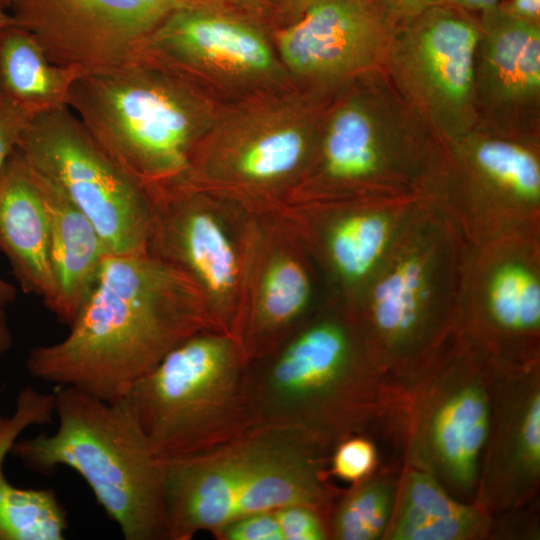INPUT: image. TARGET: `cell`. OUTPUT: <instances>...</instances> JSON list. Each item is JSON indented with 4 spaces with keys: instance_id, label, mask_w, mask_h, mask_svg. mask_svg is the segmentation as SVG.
Instances as JSON below:
<instances>
[{
    "instance_id": "cell-11",
    "label": "cell",
    "mask_w": 540,
    "mask_h": 540,
    "mask_svg": "<svg viewBox=\"0 0 540 540\" xmlns=\"http://www.w3.org/2000/svg\"><path fill=\"white\" fill-rule=\"evenodd\" d=\"M540 484V371L536 355H494L490 433L475 503L493 516L530 504Z\"/></svg>"
},
{
    "instance_id": "cell-35",
    "label": "cell",
    "mask_w": 540,
    "mask_h": 540,
    "mask_svg": "<svg viewBox=\"0 0 540 540\" xmlns=\"http://www.w3.org/2000/svg\"><path fill=\"white\" fill-rule=\"evenodd\" d=\"M16 298V288L0 277V307L5 308Z\"/></svg>"
},
{
    "instance_id": "cell-19",
    "label": "cell",
    "mask_w": 540,
    "mask_h": 540,
    "mask_svg": "<svg viewBox=\"0 0 540 540\" xmlns=\"http://www.w3.org/2000/svg\"><path fill=\"white\" fill-rule=\"evenodd\" d=\"M55 416L51 393L25 386L18 392L14 412H0V540H63L67 512L52 489L21 488L4 472V460L20 434L31 426L48 425Z\"/></svg>"
},
{
    "instance_id": "cell-4",
    "label": "cell",
    "mask_w": 540,
    "mask_h": 540,
    "mask_svg": "<svg viewBox=\"0 0 540 540\" xmlns=\"http://www.w3.org/2000/svg\"><path fill=\"white\" fill-rule=\"evenodd\" d=\"M68 108L150 196L184 181L209 123L195 79L143 47L81 75Z\"/></svg>"
},
{
    "instance_id": "cell-24",
    "label": "cell",
    "mask_w": 540,
    "mask_h": 540,
    "mask_svg": "<svg viewBox=\"0 0 540 540\" xmlns=\"http://www.w3.org/2000/svg\"><path fill=\"white\" fill-rule=\"evenodd\" d=\"M400 474L379 470L341 491L329 517L330 540L384 539L391 521Z\"/></svg>"
},
{
    "instance_id": "cell-34",
    "label": "cell",
    "mask_w": 540,
    "mask_h": 540,
    "mask_svg": "<svg viewBox=\"0 0 540 540\" xmlns=\"http://www.w3.org/2000/svg\"><path fill=\"white\" fill-rule=\"evenodd\" d=\"M457 6L466 10H486L498 4V0H450Z\"/></svg>"
},
{
    "instance_id": "cell-39",
    "label": "cell",
    "mask_w": 540,
    "mask_h": 540,
    "mask_svg": "<svg viewBox=\"0 0 540 540\" xmlns=\"http://www.w3.org/2000/svg\"><path fill=\"white\" fill-rule=\"evenodd\" d=\"M190 1V0H189ZM191 2V1H190Z\"/></svg>"
},
{
    "instance_id": "cell-7",
    "label": "cell",
    "mask_w": 540,
    "mask_h": 540,
    "mask_svg": "<svg viewBox=\"0 0 540 540\" xmlns=\"http://www.w3.org/2000/svg\"><path fill=\"white\" fill-rule=\"evenodd\" d=\"M248 365L240 341L218 331L197 332L170 350L126 396L154 453L192 456L253 428Z\"/></svg>"
},
{
    "instance_id": "cell-22",
    "label": "cell",
    "mask_w": 540,
    "mask_h": 540,
    "mask_svg": "<svg viewBox=\"0 0 540 540\" xmlns=\"http://www.w3.org/2000/svg\"><path fill=\"white\" fill-rule=\"evenodd\" d=\"M84 73L50 61L35 37L11 23L0 32V95L33 118L68 107Z\"/></svg>"
},
{
    "instance_id": "cell-38",
    "label": "cell",
    "mask_w": 540,
    "mask_h": 540,
    "mask_svg": "<svg viewBox=\"0 0 540 540\" xmlns=\"http://www.w3.org/2000/svg\"><path fill=\"white\" fill-rule=\"evenodd\" d=\"M14 1L15 0H0V4H2L8 10Z\"/></svg>"
},
{
    "instance_id": "cell-26",
    "label": "cell",
    "mask_w": 540,
    "mask_h": 540,
    "mask_svg": "<svg viewBox=\"0 0 540 540\" xmlns=\"http://www.w3.org/2000/svg\"><path fill=\"white\" fill-rule=\"evenodd\" d=\"M474 163L494 185L525 201L540 196V168L532 153L512 142L488 139L478 143Z\"/></svg>"
},
{
    "instance_id": "cell-23",
    "label": "cell",
    "mask_w": 540,
    "mask_h": 540,
    "mask_svg": "<svg viewBox=\"0 0 540 540\" xmlns=\"http://www.w3.org/2000/svg\"><path fill=\"white\" fill-rule=\"evenodd\" d=\"M380 125L368 108L350 102L331 118L322 145L323 166L334 180L364 179L378 169L382 157Z\"/></svg>"
},
{
    "instance_id": "cell-2",
    "label": "cell",
    "mask_w": 540,
    "mask_h": 540,
    "mask_svg": "<svg viewBox=\"0 0 540 540\" xmlns=\"http://www.w3.org/2000/svg\"><path fill=\"white\" fill-rule=\"evenodd\" d=\"M396 394L357 317L301 325L247 370L253 427L294 432L329 455L380 427Z\"/></svg>"
},
{
    "instance_id": "cell-32",
    "label": "cell",
    "mask_w": 540,
    "mask_h": 540,
    "mask_svg": "<svg viewBox=\"0 0 540 540\" xmlns=\"http://www.w3.org/2000/svg\"><path fill=\"white\" fill-rule=\"evenodd\" d=\"M508 8L525 19L537 22L540 13V0H512Z\"/></svg>"
},
{
    "instance_id": "cell-3",
    "label": "cell",
    "mask_w": 540,
    "mask_h": 540,
    "mask_svg": "<svg viewBox=\"0 0 540 540\" xmlns=\"http://www.w3.org/2000/svg\"><path fill=\"white\" fill-rule=\"evenodd\" d=\"M330 455L300 435L253 427L205 452L165 460L166 540L211 534L243 516L301 504L329 521L342 490Z\"/></svg>"
},
{
    "instance_id": "cell-29",
    "label": "cell",
    "mask_w": 540,
    "mask_h": 540,
    "mask_svg": "<svg viewBox=\"0 0 540 540\" xmlns=\"http://www.w3.org/2000/svg\"><path fill=\"white\" fill-rule=\"evenodd\" d=\"M212 535L218 540H283L273 511L243 516L222 526Z\"/></svg>"
},
{
    "instance_id": "cell-12",
    "label": "cell",
    "mask_w": 540,
    "mask_h": 540,
    "mask_svg": "<svg viewBox=\"0 0 540 540\" xmlns=\"http://www.w3.org/2000/svg\"><path fill=\"white\" fill-rule=\"evenodd\" d=\"M452 2L408 18L397 62L410 90L448 131L466 128L472 116L480 28Z\"/></svg>"
},
{
    "instance_id": "cell-18",
    "label": "cell",
    "mask_w": 540,
    "mask_h": 540,
    "mask_svg": "<svg viewBox=\"0 0 540 540\" xmlns=\"http://www.w3.org/2000/svg\"><path fill=\"white\" fill-rule=\"evenodd\" d=\"M0 252L23 292L45 304L53 293L49 222L32 169L18 150L0 167Z\"/></svg>"
},
{
    "instance_id": "cell-37",
    "label": "cell",
    "mask_w": 540,
    "mask_h": 540,
    "mask_svg": "<svg viewBox=\"0 0 540 540\" xmlns=\"http://www.w3.org/2000/svg\"><path fill=\"white\" fill-rule=\"evenodd\" d=\"M312 1L314 0H294V2L298 4L299 6H302V8H305Z\"/></svg>"
},
{
    "instance_id": "cell-17",
    "label": "cell",
    "mask_w": 540,
    "mask_h": 540,
    "mask_svg": "<svg viewBox=\"0 0 540 540\" xmlns=\"http://www.w3.org/2000/svg\"><path fill=\"white\" fill-rule=\"evenodd\" d=\"M32 172L49 222L53 293L45 306L59 322L69 326L109 253L89 218L52 181L33 169Z\"/></svg>"
},
{
    "instance_id": "cell-31",
    "label": "cell",
    "mask_w": 540,
    "mask_h": 540,
    "mask_svg": "<svg viewBox=\"0 0 540 540\" xmlns=\"http://www.w3.org/2000/svg\"><path fill=\"white\" fill-rule=\"evenodd\" d=\"M378 6L386 13L399 18H411L423 11L450 0H377Z\"/></svg>"
},
{
    "instance_id": "cell-27",
    "label": "cell",
    "mask_w": 540,
    "mask_h": 540,
    "mask_svg": "<svg viewBox=\"0 0 540 540\" xmlns=\"http://www.w3.org/2000/svg\"><path fill=\"white\" fill-rule=\"evenodd\" d=\"M378 466V448L368 434H356L341 440L333 448L328 464L332 477L351 484L370 476Z\"/></svg>"
},
{
    "instance_id": "cell-9",
    "label": "cell",
    "mask_w": 540,
    "mask_h": 540,
    "mask_svg": "<svg viewBox=\"0 0 540 540\" xmlns=\"http://www.w3.org/2000/svg\"><path fill=\"white\" fill-rule=\"evenodd\" d=\"M18 150L89 218L109 254L146 252L153 200L67 107L35 116Z\"/></svg>"
},
{
    "instance_id": "cell-13",
    "label": "cell",
    "mask_w": 540,
    "mask_h": 540,
    "mask_svg": "<svg viewBox=\"0 0 540 540\" xmlns=\"http://www.w3.org/2000/svg\"><path fill=\"white\" fill-rule=\"evenodd\" d=\"M212 143L201 140L184 182L212 181L249 192L278 188L294 179L310 151V127L302 114L280 107L251 113Z\"/></svg>"
},
{
    "instance_id": "cell-1",
    "label": "cell",
    "mask_w": 540,
    "mask_h": 540,
    "mask_svg": "<svg viewBox=\"0 0 540 540\" xmlns=\"http://www.w3.org/2000/svg\"><path fill=\"white\" fill-rule=\"evenodd\" d=\"M69 328L59 342L30 350L27 371L110 402L191 335L217 331L197 285L148 251L107 254Z\"/></svg>"
},
{
    "instance_id": "cell-33",
    "label": "cell",
    "mask_w": 540,
    "mask_h": 540,
    "mask_svg": "<svg viewBox=\"0 0 540 540\" xmlns=\"http://www.w3.org/2000/svg\"><path fill=\"white\" fill-rule=\"evenodd\" d=\"M13 336L7 321L5 308L0 307V355L11 349Z\"/></svg>"
},
{
    "instance_id": "cell-30",
    "label": "cell",
    "mask_w": 540,
    "mask_h": 540,
    "mask_svg": "<svg viewBox=\"0 0 540 540\" xmlns=\"http://www.w3.org/2000/svg\"><path fill=\"white\" fill-rule=\"evenodd\" d=\"M32 119V116L0 95V167L18 148Z\"/></svg>"
},
{
    "instance_id": "cell-16",
    "label": "cell",
    "mask_w": 540,
    "mask_h": 540,
    "mask_svg": "<svg viewBox=\"0 0 540 540\" xmlns=\"http://www.w3.org/2000/svg\"><path fill=\"white\" fill-rule=\"evenodd\" d=\"M264 236L252 268L239 341L249 361L276 349L299 326L311 298L307 269L290 243Z\"/></svg>"
},
{
    "instance_id": "cell-14",
    "label": "cell",
    "mask_w": 540,
    "mask_h": 540,
    "mask_svg": "<svg viewBox=\"0 0 540 540\" xmlns=\"http://www.w3.org/2000/svg\"><path fill=\"white\" fill-rule=\"evenodd\" d=\"M386 13L370 0H314L283 30L278 50L296 75L322 79L366 68L387 31Z\"/></svg>"
},
{
    "instance_id": "cell-36",
    "label": "cell",
    "mask_w": 540,
    "mask_h": 540,
    "mask_svg": "<svg viewBox=\"0 0 540 540\" xmlns=\"http://www.w3.org/2000/svg\"><path fill=\"white\" fill-rule=\"evenodd\" d=\"M11 23H13L11 14L8 13L7 9L2 4H0V32Z\"/></svg>"
},
{
    "instance_id": "cell-6",
    "label": "cell",
    "mask_w": 540,
    "mask_h": 540,
    "mask_svg": "<svg viewBox=\"0 0 540 540\" xmlns=\"http://www.w3.org/2000/svg\"><path fill=\"white\" fill-rule=\"evenodd\" d=\"M397 394L382 424L403 465L432 475L460 501H476L487 448L494 355L461 343Z\"/></svg>"
},
{
    "instance_id": "cell-20",
    "label": "cell",
    "mask_w": 540,
    "mask_h": 540,
    "mask_svg": "<svg viewBox=\"0 0 540 540\" xmlns=\"http://www.w3.org/2000/svg\"><path fill=\"white\" fill-rule=\"evenodd\" d=\"M477 57L484 93L499 104L520 105L540 91V29L508 7L482 11Z\"/></svg>"
},
{
    "instance_id": "cell-25",
    "label": "cell",
    "mask_w": 540,
    "mask_h": 540,
    "mask_svg": "<svg viewBox=\"0 0 540 540\" xmlns=\"http://www.w3.org/2000/svg\"><path fill=\"white\" fill-rule=\"evenodd\" d=\"M388 237L389 225L382 215L354 213L338 220L331 228L329 256L343 278L357 281L375 267Z\"/></svg>"
},
{
    "instance_id": "cell-10",
    "label": "cell",
    "mask_w": 540,
    "mask_h": 540,
    "mask_svg": "<svg viewBox=\"0 0 540 540\" xmlns=\"http://www.w3.org/2000/svg\"><path fill=\"white\" fill-rule=\"evenodd\" d=\"M188 0H15L13 23L31 33L51 62L85 73L134 54Z\"/></svg>"
},
{
    "instance_id": "cell-21",
    "label": "cell",
    "mask_w": 540,
    "mask_h": 540,
    "mask_svg": "<svg viewBox=\"0 0 540 540\" xmlns=\"http://www.w3.org/2000/svg\"><path fill=\"white\" fill-rule=\"evenodd\" d=\"M494 516L452 496L432 475L402 465L395 509L384 540H483Z\"/></svg>"
},
{
    "instance_id": "cell-8",
    "label": "cell",
    "mask_w": 540,
    "mask_h": 540,
    "mask_svg": "<svg viewBox=\"0 0 540 540\" xmlns=\"http://www.w3.org/2000/svg\"><path fill=\"white\" fill-rule=\"evenodd\" d=\"M147 251L183 271L201 291L217 331L236 337L255 258L263 239L255 221L181 184L152 195Z\"/></svg>"
},
{
    "instance_id": "cell-15",
    "label": "cell",
    "mask_w": 540,
    "mask_h": 540,
    "mask_svg": "<svg viewBox=\"0 0 540 540\" xmlns=\"http://www.w3.org/2000/svg\"><path fill=\"white\" fill-rule=\"evenodd\" d=\"M191 76L254 80L269 76L275 58L253 27L187 4L169 15L141 46Z\"/></svg>"
},
{
    "instance_id": "cell-5",
    "label": "cell",
    "mask_w": 540,
    "mask_h": 540,
    "mask_svg": "<svg viewBox=\"0 0 540 540\" xmlns=\"http://www.w3.org/2000/svg\"><path fill=\"white\" fill-rule=\"evenodd\" d=\"M52 434L17 439L10 454L28 469L77 472L126 540H166L165 460L152 450L128 399L105 401L55 386Z\"/></svg>"
},
{
    "instance_id": "cell-28",
    "label": "cell",
    "mask_w": 540,
    "mask_h": 540,
    "mask_svg": "<svg viewBox=\"0 0 540 540\" xmlns=\"http://www.w3.org/2000/svg\"><path fill=\"white\" fill-rule=\"evenodd\" d=\"M273 512L283 540H330L328 519L312 507L291 504Z\"/></svg>"
}]
</instances>
